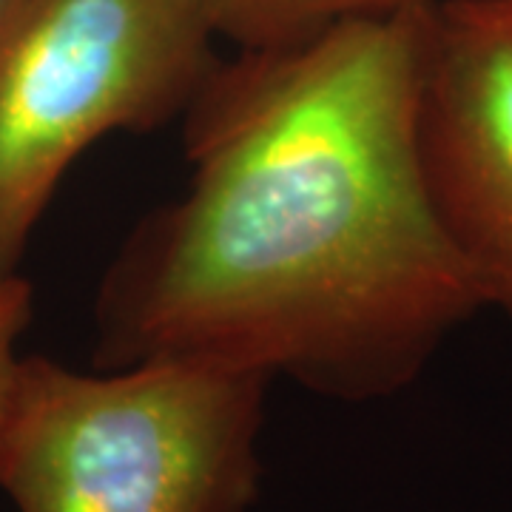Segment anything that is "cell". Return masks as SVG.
Masks as SVG:
<instances>
[{
  "label": "cell",
  "instance_id": "6da1fadb",
  "mask_svg": "<svg viewBox=\"0 0 512 512\" xmlns=\"http://www.w3.org/2000/svg\"><path fill=\"white\" fill-rule=\"evenodd\" d=\"M430 6L220 57L180 120L185 191L100 276L94 367L202 359L339 402L419 379L484 308L421 174Z\"/></svg>",
  "mask_w": 512,
  "mask_h": 512
},
{
  "label": "cell",
  "instance_id": "7a4b0ae2",
  "mask_svg": "<svg viewBox=\"0 0 512 512\" xmlns=\"http://www.w3.org/2000/svg\"><path fill=\"white\" fill-rule=\"evenodd\" d=\"M271 376L202 359L23 356L0 436L18 512H248Z\"/></svg>",
  "mask_w": 512,
  "mask_h": 512
},
{
  "label": "cell",
  "instance_id": "3957f363",
  "mask_svg": "<svg viewBox=\"0 0 512 512\" xmlns=\"http://www.w3.org/2000/svg\"><path fill=\"white\" fill-rule=\"evenodd\" d=\"M217 43L205 0H0V276L94 143L183 120Z\"/></svg>",
  "mask_w": 512,
  "mask_h": 512
},
{
  "label": "cell",
  "instance_id": "277c9868",
  "mask_svg": "<svg viewBox=\"0 0 512 512\" xmlns=\"http://www.w3.org/2000/svg\"><path fill=\"white\" fill-rule=\"evenodd\" d=\"M416 143L427 194L484 308L512 322V3L427 12Z\"/></svg>",
  "mask_w": 512,
  "mask_h": 512
},
{
  "label": "cell",
  "instance_id": "5b68a950",
  "mask_svg": "<svg viewBox=\"0 0 512 512\" xmlns=\"http://www.w3.org/2000/svg\"><path fill=\"white\" fill-rule=\"evenodd\" d=\"M436 0H205L211 26L234 52H274L308 43L350 20L384 18Z\"/></svg>",
  "mask_w": 512,
  "mask_h": 512
},
{
  "label": "cell",
  "instance_id": "8992f818",
  "mask_svg": "<svg viewBox=\"0 0 512 512\" xmlns=\"http://www.w3.org/2000/svg\"><path fill=\"white\" fill-rule=\"evenodd\" d=\"M35 316V288L23 274L0 276V436L12 410L20 373L18 345Z\"/></svg>",
  "mask_w": 512,
  "mask_h": 512
},
{
  "label": "cell",
  "instance_id": "52a82bcc",
  "mask_svg": "<svg viewBox=\"0 0 512 512\" xmlns=\"http://www.w3.org/2000/svg\"><path fill=\"white\" fill-rule=\"evenodd\" d=\"M510 3H512V0H510Z\"/></svg>",
  "mask_w": 512,
  "mask_h": 512
}]
</instances>
